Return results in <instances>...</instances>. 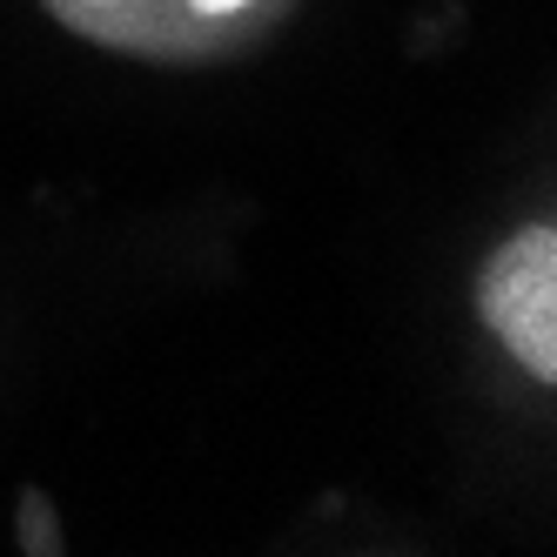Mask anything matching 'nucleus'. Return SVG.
Masks as SVG:
<instances>
[{
    "label": "nucleus",
    "instance_id": "7ed1b4c3",
    "mask_svg": "<svg viewBox=\"0 0 557 557\" xmlns=\"http://www.w3.org/2000/svg\"><path fill=\"white\" fill-rule=\"evenodd\" d=\"M21 550H34V557H54L61 550V524H54V510H48L41 491L21 497Z\"/></svg>",
    "mask_w": 557,
    "mask_h": 557
},
{
    "label": "nucleus",
    "instance_id": "f257e3e1",
    "mask_svg": "<svg viewBox=\"0 0 557 557\" xmlns=\"http://www.w3.org/2000/svg\"><path fill=\"white\" fill-rule=\"evenodd\" d=\"M476 315L537 383L557 389V222H531L491 249L476 269Z\"/></svg>",
    "mask_w": 557,
    "mask_h": 557
},
{
    "label": "nucleus",
    "instance_id": "f03ea898",
    "mask_svg": "<svg viewBox=\"0 0 557 557\" xmlns=\"http://www.w3.org/2000/svg\"><path fill=\"white\" fill-rule=\"evenodd\" d=\"M54 14L135 54H215L256 0H54Z\"/></svg>",
    "mask_w": 557,
    "mask_h": 557
}]
</instances>
